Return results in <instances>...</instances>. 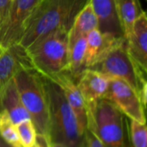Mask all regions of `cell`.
Returning <instances> with one entry per match:
<instances>
[{
  "label": "cell",
  "mask_w": 147,
  "mask_h": 147,
  "mask_svg": "<svg viewBox=\"0 0 147 147\" xmlns=\"http://www.w3.org/2000/svg\"><path fill=\"white\" fill-rule=\"evenodd\" d=\"M51 147H65V146L62 144H52Z\"/></svg>",
  "instance_id": "26"
},
{
  "label": "cell",
  "mask_w": 147,
  "mask_h": 147,
  "mask_svg": "<svg viewBox=\"0 0 147 147\" xmlns=\"http://www.w3.org/2000/svg\"><path fill=\"white\" fill-rule=\"evenodd\" d=\"M78 78L76 85L88 112L94 107L100 100L104 98L109 86L110 77L97 70L85 68Z\"/></svg>",
  "instance_id": "9"
},
{
  "label": "cell",
  "mask_w": 147,
  "mask_h": 147,
  "mask_svg": "<svg viewBox=\"0 0 147 147\" xmlns=\"http://www.w3.org/2000/svg\"><path fill=\"white\" fill-rule=\"evenodd\" d=\"M0 136L11 146L22 147L17 125L4 109L0 111Z\"/></svg>",
  "instance_id": "19"
},
{
  "label": "cell",
  "mask_w": 147,
  "mask_h": 147,
  "mask_svg": "<svg viewBox=\"0 0 147 147\" xmlns=\"http://www.w3.org/2000/svg\"><path fill=\"white\" fill-rule=\"evenodd\" d=\"M85 138L86 147H105V145L101 143L96 134L89 128H87L85 131Z\"/></svg>",
  "instance_id": "22"
},
{
  "label": "cell",
  "mask_w": 147,
  "mask_h": 147,
  "mask_svg": "<svg viewBox=\"0 0 147 147\" xmlns=\"http://www.w3.org/2000/svg\"><path fill=\"white\" fill-rule=\"evenodd\" d=\"M145 1H146V2H147V0H145Z\"/></svg>",
  "instance_id": "29"
},
{
  "label": "cell",
  "mask_w": 147,
  "mask_h": 147,
  "mask_svg": "<svg viewBox=\"0 0 147 147\" xmlns=\"http://www.w3.org/2000/svg\"><path fill=\"white\" fill-rule=\"evenodd\" d=\"M144 13H145V16H146V18H147V11H144Z\"/></svg>",
  "instance_id": "28"
},
{
  "label": "cell",
  "mask_w": 147,
  "mask_h": 147,
  "mask_svg": "<svg viewBox=\"0 0 147 147\" xmlns=\"http://www.w3.org/2000/svg\"><path fill=\"white\" fill-rule=\"evenodd\" d=\"M0 103L2 109L8 113L16 125L24 120L30 119V114L26 111L20 99L14 79L11 80L0 90Z\"/></svg>",
  "instance_id": "15"
},
{
  "label": "cell",
  "mask_w": 147,
  "mask_h": 147,
  "mask_svg": "<svg viewBox=\"0 0 147 147\" xmlns=\"http://www.w3.org/2000/svg\"><path fill=\"white\" fill-rule=\"evenodd\" d=\"M125 40L130 55L147 79V18L145 13L135 22L131 33Z\"/></svg>",
  "instance_id": "12"
},
{
  "label": "cell",
  "mask_w": 147,
  "mask_h": 147,
  "mask_svg": "<svg viewBox=\"0 0 147 147\" xmlns=\"http://www.w3.org/2000/svg\"><path fill=\"white\" fill-rule=\"evenodd\" d=\"M0 147H13L11 144H9L7 142H5L2 138L0 136Z\"/></svg>",
  "instance_id": "25"
},
{
  "label": "cell",
  "mask_w": 147,
  "mask_h": 147,
  "mask_svg": "<svg viewBox=\"0 0 147 147\" xmlns=\"http://www.w3.org/2000/svg\"><path fill=\"white\" fill-rule=\"evenodd\" d=\"M68 32L67 29L55 30L25 49L34 70L42 77L68 73Z\"/></svg>",
  "instance_id": "3"
},
{
  "label": "cell",
  "mask_w": 147,
  "mask_h": 147,
  "mask_svg": "<svg viewBox=\"0 0 147 147\" xmlns=\"http://www.w3.org/2000/svg\"><path fill=\"white\" fill-rule=\"evenodd\" d=\"M49 80L58 84L62 89L66 100L77 119L82 133L85 134L88 123V109L77 85L73 81V78L70 77L68 73L60 74L49 78Z\"/></svg>",
  "instance_id": "10"
},
{
  "label": "cell",
  "mask_w": 147,
  "mask_h": 147,
  "mask_svg": "<svg viewBox=\"0 0 147 147\" xmlns=\"http://www.w3.org/2000/svg\"><path fill=\"white\" fill-rule=\"evenodd\" d=\"M91 4L99 21V30L102 33L124 36L117 17L114 0H88Z\"/></svg>",
  "instance_id": "14"
},
{
  "label": "cell",
  "mask_w": 147,
  "mask_h": 147,
  "mask_svg": "<svg viewBox=\"0 0 147 147\" xmlns=\"http://www.w3.org/2000/svg\"><path fill=\"white\" fill-rule=\"evenodd\" d=\"M17 125L22 147H31L36 144L37 132L31 119L24 120Z\"/></svg>",
  "instance_id": "20"
},
{
  "label": "cell",
  "mask_w": 147,
  "mask_h": 147,
  "mask_svg": "<svg viewBox=\"0 0 147 147\" xmlns=\"http://www.w3.org/2000/svg\"><path fill=\"white\" fill-rule=\"evenodd\" d=\"M142 96H143V100H144V104L147 106V81L144 84L143 91H142Z\"/></svg>",
  "instance_id": "24"
},
{
  "label": "cell",
  "mask_w": 147,
  "mask_h": 147,
  "mask_svg": "<svg viewBox=\"0 0 147 147\" xmlns=\"http://www.w3.org/2000/svg\"><path fill=\"white\" fill-rule=\"evenodd\" d=\"M130 133L133 147H147V123L130 119Z\"/></svg>",
  "instance_id": "21"
},
{
  "label": "cell",
  "mask_w": 147,
  "mask_h": 147,
  "mask_svg": "<svg viewBox=\"0 0 147 147\" xmlns=\"http://www.w3.org/2000/svg\"><path fill=\"white\" fill-rule=\"evenodd\" d=\"M38 0H13L6 21L0 29V48L18 44L24 36L26 23Z\"/></svg>",
  "instance_id": "8"
},
{
  "label": "cell",
  "mask_w": 147,
  "mask_h": 147,
  "mask_svg": "<svg viewBox=\"0 0 147 147\" xmlns=\"http://www.w3.org/2000/svg\"><path fill=\"white\" fill-rule=\"evenodd\" d=\"M103 99L114 104L130 119L147 123L146 105L143 98L125 81L110 77L109 86Z\"/></svg>",
  "instance_id": "7"
},
{
  "label": "cell",
  "mask_w": 147,
  "mask_h": 147,
  "mask_svg": "<svg viewBox=\"0 0 147 147\" xmlns=\"http://www.w3.org/2000/svg\"><path fill=\"white\" fill-rule=\"evenodd\" d=\"M88 0H38L27 23L18 44L27 49L49 33L70 30L76 15Z\"/></svg>",
  "instance_id": "1"
},
{
  "label": "cell",
  "mask_w": 147,
  "mask_h": 147,
  "mask_svg": "<svg viewBox=\"0 0 147 147\" xmlns=\"http://www.w3.org/2000/svg\"><path fill=\"white\" fill-rule=\"evenodd\" d=\"M12 2L13 0H0V29L7 19Z\"/></svg>",
  "instance_id": "23"
},
{
  "label": "cell",
  "mask_w": 147,
  "mask_h": 147,
  "mask_svg": "<svg viewBox=\"0 0 147 147\" xmlns=\"http://www.w3.org/2000/svg\"><path fill=\"white\" fill-rule=\"evenodd\" d=\"M13 79L37 135L49 140V105L42 77L34 69L23 68L16 74Z\"/></svg>",
  "instance_id": "5"
},
{
  "label": "cell",
  "mask_w": 147,
  "mask_h": 147,
  "mask_svg": "<svg viewBox=\"0 0 147 147\" xmlns=\"http://www.w3.org/2000/svg\"><path fill=\"white\" fill-rule=\"evenodd\" d=\"M49 114V140L52 144L65 147H86L85 134H82L77 119L68 105L62 89L53 81L44 78Z\"/></svg>",
  "instance_id": "2"
},
{
  "label": "cell",
  "mask_w": 147,
  "mask_h": 147,
  "mask_svg": "<svg viewBox=\"0 0 147 147\" xmlns=\"http://www.w3.org/2000/svg\"><path fill=\"white\" fill-rule=\"evenodd\" d=\"M124 37L102 33L99 29L89 32L87 36L85 68H90L97 64Z\"/></svg>",
  "instance_id": "13"
},
{
  "label": "cell",
  "mask_w": 147,
  "mask_h": 147,
  "mask_svg": "<svg viewBox=\"0 0 147 147\" xmlns=\"http://www.w3.org/2000/svg\"><path fill=\"white\" fill-rule=\"evenodd\" d=\"M109 77L119 78L128 83L142 98L146 77L129 54L124 37L97 64L90 67Z\"/></svg>",
  "instance_id": "6"
},
{
  "label": "cell",
  "mask_w": 147,
  "mask_h": 147,
  "mask_svg": "<svg viewBox=\"0 0 147 147\" xmlns=\"http://www.w3.org/2000/svg\"><path fill=\"white\" fill-rule=\"evenodd\" d=\"M31 147H39V146H38V145H37L36 144H34L33 146H31Z\"/></svg>",
  "instance_id": "27"
},
{
  "label": "cell",
  "mask_w": 147,
  "mask_h": 147,
  "mask_svg": "<svg viewBox=\"0 0 147 147\" xmlns=\"http://www.w3.org/2000/svg\"><path fill=\"white\" fill-rule=\"evenodd\" d=\"M88 115V128L96 134L105 147H133L130 119L111 101L100 100Z\"/></svg>",
  "instance_id": "4"
},
{
  "label": "cell",
  "mask_w": 147,
  "mask_h": 147,
  "mask_svg": "<svg viewBox=\"0 0 147 147\" xmlns=\"http://www.w3.org/2000/svg\"><path fill=\"white\" fill-rule=\"evenodd\" d=\"M99 28L98 18L91 5L87 1L86 5L76 15L68 32V42L81 36H87L89 32Z\"/></svg>",
  "instance_id": "17"
},
{
  "label": "cell",
  "mask_w": 147,
  "mask_h": 147,
  "mask_svg": "<svg viewBox=\"0 0 147 147\" xmlns=\"http://www.w3.org/2000/svg\"><path fill=\"white\" fill-rule=\"evenodd\" d=\"M23 68L34 69L24 47L15 44L7 49L0 48V90Z\"/></svg>",
  "instance_id": "11"
},
{
  "label": "cell",
  "mask_w": 147,
  "mask_h": 147,
  "mask_svg": "<svg viewBox=\"0 0 147 147\" xmlns=\"http://www.w3.org/2000/svg\"><path fill=\"white\" fill-rule=\"evenodd\" d=\"M87 48V36H81L68 42V74L77 78L85 69V55Z\"/></svg>",
  "instance_id": "18"
},
{
  "label": "cell",
  "mask_w": 147,
  "mask_h": 147,
  "mask_svg": "<svg viewBox=\"0 0 147 147\" xmlns=\"http://www.w3.org/2000/svg\"><path fill=\"white\" fill-rule=\"evenodd\" d=\"M114 5L123 36L126 38L131 33L135 22L144 11L139 0H114Z\"/></svg>",
  "instance_id": "16"
}]
</instances>
